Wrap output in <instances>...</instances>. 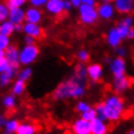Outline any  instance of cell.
Wrapping results in <instances>:
<instances>
[{"label":"cell","mask_w":134,"mask_h":134,"mask_svg":"<svg viewBox=\"0 0 134 134\" xmlns=\"http://www.w3.org/2000/svg\"><path fill=\"white\" fill-rule=\"evenodd\" d=\"M116 12L120 15H129L134 10V0H114Z\"/></svg>","instance_id":"7c38bea8"},{"label":"cell","mask_w":134,"mask_h":134,"mask_svg":"<svg viewBox=\"0 0 134 134\" xmlns=\"http://www.w3.org/2000/svg\"><path fill=\"white\" fill-rule=\"evenodd\" d=\"M1 57H5V50L0 49V58H1Z\"/></svg>","instance_id":"ee69618b"},{"label":"cell","mask_w":134,"mask_h":134,"mask_svg":"<svg viewBox=\"0 0 134 134\" xmlns=\"http://www.w3.org/2000/svg\"><path fill=\"white\" fill-rule=\"evenodd\" d=\"M107 120L109 123H116L124 117L126 113V105L124 99L118 93H110L103 99Z\"/></svg>","instance_id":"7a4b0ae2"},{"label":"cell","mask_w":134,"mask_h":134,"mask_svg":"<svg viewBox=\"0 0 134 134\" xmlns=\"http://www.w3.org/2000/svg\"><path fill=\"white\" fill-rule=\"evenodd\" d=\"M126 134H134V129H131Z\"/></svg>","instance_id":"f6af8a7d"},{"label":"cell","mask_w":134,"mask_h":134,"mask_svg":"<svg viewBox=\"0 0 134 134\" xmlns=\"http://www.w3.org/2000/svg\"><path fill=\"white\" fill-rule=\"evenodd\" d=\"M105 75L103 66L99 63H91L88 65V79L92 83H97L101 81Z\"/></svg>","instance_id":"9c48e42d"},{"label":"cell","mask_w":134,"mask_h":134,"mask_svg":"<svg viewBox=\"0 0 134 134\" xmlns=\"http://www.w3.org/2000/svg\"><path fill=\"white\" fill-rule=\"evenodd\" d=\"M49 0H29V4L33 6V7H36V8H42L47 5Z\"/></svg>","instance_id":"836d02e7"},{"label":"cell","mask_w":134,"mask_h":134,"mask_svg":"<svg viewBox=\"0 0 134 134\" xmlns=\"http://www.w3.org/2000/svg\"><path fill=\"white\" fill-rule=\"evenodd\" d=\"M77 9H79V18L82 24L90 26L98 22L99 15H98V10H97L96 6L83 4Z\"/></svg>","instance_id":"277c9868"},{"label":"cell","mask_w":134,"mask_h":134,"mask_svg":"<svg viewBox=\"0 0 134 134\" xmlns=\"http://www.w3.org/2000/svg\"><path fill=\"white\" fill-rule=\"evenodd\" d=\"M116 26H117V29H118L119 33L122 34L123 39H126L127 32L130 31L131 27L134 26V17L131 14L124 15V17L118 22V24H117Z\"/></svg>","instance_id":"9a60e30c"},{"label":"cell","mask_w":134,"mask_h":134,"mask_svg":"<svg viewBox=\"0 0 134 134\" xmlns=\"http://www.w3.org/2000/svg\"><path fill=\"white\" fill-rule=\"evenodd\" d=\"M10 44H12L10 36L4 35V34H1V33H0V49L6 50Z\"/></svg>","instance_id":"d6a6232c"},{"label":"cell","mask_w":134,"mask_h":134,"mask_svg":"<svg viewBox=\"0 0 134 134\" xmlns=\"http://www.w3.org/2000/svg\"><path fill=\"white\" fill-rule=\"evenodd\" d=\"M40 48L36 44H24L19 49V63L21 66H31L38 60Z\"/></svg>","instance_id":"3957f363"},{"label":"cell","mask_w":134,"mask_h":134,"mask_svg":"<svg viewBox=\"0 0 134 134\" xmlns=\"http://www.w3.org/2000/svg\"><path fill=\"white\" fill-rule=\"evenodd\" d=\"M115 53H116V56H119V57H125L127 56V49H126V47H124V46H118L117 48H115Z\"/></svg>","instance_id":"e575fe53"},{"label":"cell","mask_w":134,"mask_h":134,"mask_svg":"<svg viewBox=\"0 0 134 134\" xmlns=\"http://www.w3.org/2000/svg\"><path fill=\"white\" fill-rule=\"evenodd\" d=\"M46 12L51 16H60L65 12L64 9V0H49L44 6Z\"/></svg>","instance_id":"4fadbf2b"},{"label":"cell","mask_w":134,"mask_h":134,"mask_svg":"<svg viewBox=\"0 0 134 134\" xmlns=\"http://www.w3.org/2000/svg\"><path fill=\"white\" fill-rule=\"evenodd\" d=\"M17 71L18 69L10 66L7 71L0 73V86L1 88H7L8 85H10L14 82V80L17 77Z\"/></svg>","instance_id":"2e32d148"},{"label":"cell","mask_w":134,"mask_h":134,"mask_svg":"<svg viewBox=\"0 0 134 134\" xmlns=\"http://www.w3.org/2000/svg\"><path fill=\"white\" fill-rule=\"evenodd\" d=\"M23 33L25 35H31L35 39H39L43 35V29L41 27V25L36 23L25 22L23 24Z\"/></svg>","instance_id":"5bb4252c"},{"label":"cell","mask_w":134,"mask_h":134,"mask_svg":"<svg viewBox=\"0 0 134 134\" xmlns=\"http://www.w3.org/2000/svg\"><path fill=\"white\" fill-rule=\"evenodd\" d=\"M91 108H92V106L90 105L88 101H85V100H82V99H79L77 102H76V105H75V110L80 114V115H81L82 113L86 111V110L91 109Z\"/></svg>","instance_id":"4316f807"},{"label":"cell","mask_w":134,"mask_h":134,"mask_svg":"<svg viewBox=\"0 0 134 134\" xmlns=\"http://www.w3.org/2000/svg\"><path fill=\"white\" fill-rule=\"evenodd\" d=\"M71 132L72 134H91V122L79 117L72 123Z\"/></svg>","instance_id":"52a82bcc"},{"label":"cell","mask_w":134,"mask_h":134,"mask_svg":"<svg viewBox=\"0 0 134 134\" xmlns=\"http://www.w3.org/2000/svg\"><path fill=\"white\" fill-rule=\"evenodd\" d=\"M0 1H2V0H0Z\"/></svg>","instance_id":"7dc6e473"},{"label":"cell","mask_w":134,"mask_h":134,"mask_svg":"<svg viewBox=\"0 0 134 134\" xmlns=\"http://www.w3.org/2000/svg\"><path fill=\"white\" fill-rule=\"evenodd\" d=\"M73 77L76 79L77 81H81V82L86 83V81L89 80L88 79V65H86V64L80 63L79 65L75 67Z\"/></svg>","instance_id":"44dd1931"},{"label":"cell","mask_w":134,"mask_h":134,"mask_svg":"<svg viewBox=\"0 0 134 134\" xmlns=\"http://www.w3.org/2000/svg\"><path fill=\"white\" fill-rule=\"evenodd\" d=\"M81 117L82 118H84V119H86V120H89V122H92L94 118H97V114H96L94 108L92 107L91 109H89V110H86V111L82 113Z\"/></svg>","instance_id":"1f68e13d"},{"label":"cell","mask_w":134,"mask_h":134,"mask_svg":"<svg viewBox=\"0 0 134 134\" xmlns=\"http://www.w3.org/2000/svg\"><path fill=\"white\" fill-rule=\"evenodd\" d=\"M1 103L4 106L5 109L7 110H12V109H15L16 106H17V97L13 93H7L2 97L1 99Z\"/></svg>","instance_id":"603a6c76"},{"label":"cell","mask_w":134,"mask_h":134,"mask_svg":"<svg viewBox=\"0 0 134 134\" xmlns=\"http://www.w3.org/2000/svg\"><path fill=\"white\" fill-rule=\"evenodd\" d=\"M15 32L17 33L23 32V24H15Z\"/></svg>","instance_id":"7bdbcfd3"},{"label":"cell","mask_w":134,"mask_h":134,"mask_svg":"<svg viewBox=\"0 0 134 134\" xmlns=\"http://www.w3.org/2000/svg\"><path fill=\"white\" fill-rule=\"evenodd\" d=\"M6 117L4 116V114H2L1 111H0V129H4V125L6 123Z\"/></svg>","instance_id":"60d3db41"},{"label":"cell","mask_w":134,"mask_h":134,"mask_svg":"<svg viewBox=\"0 0 134 134\" xmlns=\"http://www.w3.org/2000/svg\"><path fill=\"white\" fill-rule=\"evenodd\" d=\"M38 133V129L36 125L32 122L25 120V122H21L17 131L15 134H36Z\"/></svg>","instance_id":"ffe728a7"},{"label":"cell","mask_w":134,"mask_h":134,"mask_svg":"<svg viewBox=\"0 0 134 134\" xmlns=\"http://www.w3.org/2000/svg\"><path fill=\"white\" fill-rule=\"evenodd\" d=\"M9 8L7 4L4 1H0V23L8 19V16H9Z\"/></svg>","instance_id":"f546056e"},{"label":"cell","mask_w":134,"mask_h":134,"mask_svg":"<svg viewBox=\"0 0 134 134\" xmlns=\"http://www.w3.org/2000/svg\"><path fill=\"white\" fill-rule=\"evenodd\" d=\"M8 19L14 24H24L25 23V10L23 7L19 8H10L9 9Z\"/></svg>","instance_id":"d6986e66"},{"label":"cell","mask_w":134,"mask_h":134,"mask_svg":"<svg viewBox=\"0 0 134 134\" xmlns=\"http://www.w3.org/2000/svg\"><path fill=\"white\" fill-rule=\"evenodd\" d=\"M36 39L31 35H24V44H35Z\"/></svg>","instance_id":"8d00e7d4"},{"label":"cell","mask_w":134,"mask_h":134,"mask_svg":"<svg viewBox=\"0 0 134 134\" xmlns=\"http://www.w3.org/2000/svg\"><path fill=\"white\" fill-rule=\"evenodd\" d=\"M5 58L8 60L12 67L19 69L21 63H19V49L14 44H10L5 50Z\"/></svg>","instance_id":"8fae6325"},{"label":"cell","mask_w":134,"mask_h":134,"mask_svg":"<svg viewBox=\"0 0 134 134\" xmlns=\"http://www.w3.org/2000/svg\"><path fill=\"white\" fill-rule=\"evenodd\" d=\"M132 79L127 75H123V76H116L113 77V82H111V88L113 91L118 94H123L126 91H129L132 86Z\"/></svg>","instance_id":"8992f818"},{"label":"cell","mask_w":134,"mask_h":134,"mask_svg":"<svg viewBox=\"0 0 134 134\" xmlns=\"http://www.w3.org/2000/svg\"><path fill=\"white\" fill-rule=\"evenodd\" d=\"M0 33L7 36H12L15 33V24L9 19L0 23Z\"/></svg>","instance_id":"d4e9b609"},{"label":"cell","mask_w":134,"mask_h":134,"mask_svg":"<svg viewBox=\"0 0 134 134\" xmlns=\"http://www.w3.org/2000/svg\"><path fill=\"white\" fill-rule=\"evenodd\" d=\"M19 120L16 118H9L4 125V134H15L19 126Z\"/></svg>","instance_id":"cb8c5ba5"},{"label":"cell","mask_w":134,"mask_h":134,"mask_svg":"<svg viewBox=\"0 0 134 134\" xmlns=\"http://www.w3.org/2000/svg\"><path fill=\"white\" fill-rule=\"evenodd\" d=\"M126 39H127V40H131V41H132V40H134V26H133V27H131L130 31L127 32Z\"/></svg>","instance_id":"f35d334b"},{"label":"cell","mask_w":134,"mask_h":134,"mask_svg":"<svg viewBox=\"0 0 134 134\" xmlns=\"http://www.w3.org/2000/svg\"><path fill=\"white\" fill-rule=\"evenodd\" d=\"M83 4H85V5H91V6H96V5H97V0H83Z\"/></svg>","instance_id":"b9f144b4"},{"label":"cell","mask_w":134,"mask_h":134,"mask_svg":"<svg viewBox=\"0 0 134 134\" xmlns=\"http://www.w3.org/2000/svg\"><path fill=\"white\" fill-rule=\"evenodd\" d=\"M42 19H43V14L40 8L31 6V7H29L25 10V22L40 24L42 22Z\"/></svg>","instance_id":"e0dca14e"},{"label":"cell","mask_w":134,"mask_h":134,"mask_svg":"<svg viewBox=\"0 0 134 134\" xmlns=\"http://www.w3.org/2000/svg\"><path fill=\"white\" fill-rule=\"evenodd\" d=\"M71 2L73 5V7H75V8H79L81 5H83V0H71Z\"/></svg>","instance_id":"ab89813d"},{"label":"cell","mask_w":134,"mask_h":134,"mask_svg":"<svg viewBox=\"0 0 134 134\" xmlns=\"http://www.w3.org/2000/svg\"><path fill=\"white\" fill-rule=\"evenodd\" d=\"M29 0H6V4L9 8H19L23 7Z\"/></svg>","instance_id":"4dcf8cb0"},{"label":"cell","mask_w":134,"mask_h":134,"mask_svg":"<svg viewBox=\"0 0 134 134\" xmlns=\"http://www.w3.org/2000/svg\"><path fill=\"white\" fill-rule=\"evenodd\" d=\"M64 9H65V12H71L73 9L71 0H64Z\"/></svg>","instance_id":"74e56055"},{"label":"cell","mask_w":134,"mask_h":134,"mask_svg":"<svg viewBox=\"0 0 134 134\" xmlns=\"http://www.w3.org/2000/svg\"><path fill=\"white\" fill-rule=\"evenodd\" d=\"M108 69L110 74L113 75V77L126 75V72H127L126 59L124 57H119V56H115L114 58H109Z\"/></svg>","instance_id":"5b68a950"},{"label":"cell","mask_w":134,"mask_h":134,"mask_svg":"<svg viewBox=\"0 0 134 134\" xmlns=\"http://www.w3.org/2000/svg\"><path fill=\"white\" fill-rule=\"evenodd\" d=\"M86 93V83L72 77L62 81L52 91V99L56 101L82 99Z\"/></svg>","instance_id":"6da1fadb"},{"label":"cell","mask_w":134,"mask_h":134,"mask_svg":"<svg viewBox=\"0 0 134 134\" xmlns=\"http://www.w3.org/2000/svg\"><path fill=\"white\" fill-rule=\"evenodd\" d=\"M76 58H77L80 63L86 64V63H89L90 58H91V55H90V52L86 49H80L77 53H76Z\"/></svg>","instance_id":"83f0119b"},{"label":"cell","mask_w":134,"mask_h":134,"mask_svg":"<svg viewBox=\"0 0 134 134\" xmlns=\"http://www.w3.org/2000/svg\"><path fill=\"white\" fill-rule=\"evenodd\" d=\"M123 40L124 39H123L122 34L119 33L117 26H113V27H110L106 33V42H107V44H108L110 48H113V49H115L118 46L122 44Z\"/></svg>","instance_id":"30bf717a"},{"label":"cell","mask_w":134,"mask_h":134,"mask_svg":"<svg viewBox=\"0 0 134 134\" xmlns=\"http://www.w3.org/2000/svg\"><path fill=\"white\" fill-rule=\"evenodd\" d=\"M97 10H98L99 18L102 19V21H110V19H113L116 13L115 6L110 1L100 2L98 5V7H97Z\"/></svg>","instance_id":"ba28073f"},{"label":"cell","mask_w":134,"mask_h":134,"mask_svg":"<svg viewBox=\"0 0 134 134\" xmlns=\"http://www.w3.org/2000/svg\"><path fill=\"white\" fill-rule=\"evenodd\" d=\"M101 2H108V1H110V0H100Z\"/></svg>","instance_id":"bcb514c9"},{"label":"cell","mask_w":134,"mask_h":134,"mask_svg":"<svg viewBox=\"0 0 134 134\" xmlns=\"http://www.w3.org/2000/svg\"><path fill=\"white\" fill-rule=\"evenodd\" d=\"M33 71L30 66H23L22 68H19L17 71V79L22 80L24 82H27L32 79Z\"/></svg>","instance_id":"484cf974"},{"label":"cell","mask_w":134,"mask_h":134,"mask_svg":"<svg viewBox=\"0 0 134 134\" xmlns=\"http://www.w3.org/2000/svg\"><path fill=\"white\" fill-rule=\"evenodd\" d=\"M109 122L100 118H94L91 122V134H108L109 133Z\"/></svg>","instance_id":"ac0fdd59"},{"label":"cell","mask_w":134,"mask_h":134,"mask_svg":"<svg viewBox=\"0 0 134 134\" xmlns=\"http://www.w3.org/2000/svg\"><path fill=\"white\" fill-rule=\"evenodd\" d=\"M10 85H12L10 92L13 93V94H15L16 97L23 96L26 91V82L22 81V80H19L17 77L14 80V82H13Z\"/></svg>","instance_id":"7402d4cb"},{"label":"cell","mask_w":134,"mask_h":134,"mask_svg":"<svg viewBox=\"0 0 134 134\" xmlns=\"http://www.w3.org/2000/svg\"><path fill=\"white\" fill-rule=\"evenodd\" d=\"M96 110V114H97V117L100 119H103V120H107V115H106V110H105V106H103V102H99L93 107ZM108 122V120H107Z\"/></svg>","instance_id":"f1b7e54d"},{"label":"cell","mask_w":134,"mask_h":134,"mask_svg":"<svg viewBox=\"0 0 134 134\" xmlns=\"http://www.w3.org/2000/svg\"><path fill=\"white\" fill-rule=\"evenodd\" d=\"M10 67V64L8 63V60L5 58V57H1L0 58V73L7 71V69Z\"/></svg>","instance_id":"d590c367"}]
</instances>
